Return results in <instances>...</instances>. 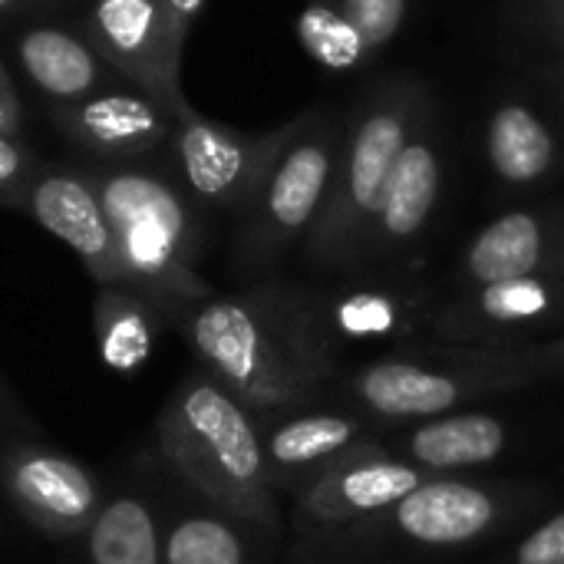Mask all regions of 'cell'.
Here are the masks:
<instances>
[{
	"mask_svg": "<svg viewBox=\"0 0 564 564\" xmlns=\"http://www.w3.org/2000/svg\"><path fill=\"white\" fill-rule=\"evenodd\" d=\"M93 178L112 228L122 288L159 314L195 311L208 288L195 274L198 218L192 195L165 172L135 162L93 169Z\"/></svg>",
	"mask_w": 564,
	"mask_h": 564,
	"instance_id": "1",
	"label": "cell"
},
{
	"mask_svg": "<svg viewBox=\"0 0 564 564\" xmlns=\"http://www.w3.org/2000/svg\"><path fill=\"white\" fill-rule=\"evenodd\" d=\"M430 109L433 99L426 86L410 76H390L383 83H373L354 102L340 129V152L317 221V238L324 251H337L354 238V231L370 228L387 178L416 122Z\"/></svg>",
	"mask_w": 564,
	"mask_h": 564,
	"instance_id": "2",
	"label": "cell"
},
{
	"mask_svg": "<svg viewBox=\"0 0 564 564\" xmlns=\"http://www.w3.org/2000/svg\"><path fill=\"white\" fill-rule=\"evenodd\" d=\"M162 459L228 506H254L264 453L248 413L208 380L185 383L159 416Z\"/></svg>",
	"mask_w": 564,
	"mask_h": 564,
	"instance_id": "3",
	"label": "cell"
},
{
	"mask_svg": "<svg viewBox=\"0 0 564 564\" xmlns=\"http://www.w3.org/2000/svg\"><path fill=\"white\" fill-rule=\"evenodd\" d=\"M301 126L304 112L268 132H241L195 112L192 106L182 109L175 135L169 142L182 188L198 205L248 212L261 182L268 178L288 142L301 132Z\"/></svg>",
	"mask_w": 564,
	"mask_h": 564,
	"instance_id": "4",
	"label": "cell"
},
{
	"mask_svg": "<svg viewBox=\"0 0 564 564\" xmlns=\"http://www.w3.org/2000/svg\"><path fill=\"white\" fill-rule=\"evenodd\" d=\"M83 33L129 86L155 96L175 116L192 106L182 93L188 26H182L162 0H93Z\"/></svg>",
	"mask_w": 564,
	"mask_h": 564,
	"instance_id": "5",
	"label": "cell"
},
{
	"mask_svg": "<svg viewBox=\"0 0 564 564\" xmlns=\"http://www.w3.org/2000/svg\"><path fill=\"white\" fill-rule=\"evenodd\" d=\"M340 122L324 109H307L301 132L288 142L268 178L261 182L251 208V254H271L288 238L301 235L314 218H321L337 152Z\"/></svg>",
	"mask_w": 564,
	"mask_h": 564,
	"instance_id": "6",
	"label": "cell"
},
{
	"mask_svg": "<svg viewBox=\"0 0 564 564\" xmlns=\"http://www.w3.org/2000/svg\"><path fill=\"white\" fill-rule=\"evenodd\" d=\"M56 129L106 165H132L169 145L178 116L135 86H106L79 102L50 106Z\"/></svg>",
	"mask_w": 564,
	"mask_h": 564,
	"instance_id": "7",
	"label": "cell"
},
{
	"mask_svg": "<svg viewBox=\"0 0 564 564\" xmlns=\"http://www.w3.org/2000/svg\"><path fill=\"white\" fill-rule=\"evenodd\" d=\"M0 479L10 502L50 539L86 535L99 506L93 476L59 453L40 446H13L0 459Z\"/></svg>",
	"mask_w": 564,
	"mask_h": 564,
	"instance_id": "8",
	"label": "cell"
},
{
	"mask_svg": "<svg viewBox=\"0 0 564 564\" xmlns=\"http://www.w3.org/2000/svg\"><path fill=\"white\" fill-rule=\"evenodd\" d=\"M23 212L33 215L40 228L56 235L83 261L99 288H122L112 228L93 172L40 165Z\"/></svg>",
	"mask_w": 564,
	"mask_h": 564,
	"instance_id": "9",
	"label": "cell"
},
{
	"mask_svg": "<svg viewBox=\"0 0 564 564\" xmlns=\"http://www.w3.org/2000/svg\"><path fill=\"white\" fill-rule=\"evenodd\" d=\"M188 337L198 357L241 397L271 400L281 390L274 354L254 301L221 297L205 301L188 314Z\"/></svg>",
	"mask_w": 564,
	"mask_h": 564,
	"instance_id": "10",
	"label": "cell"
},
{
	"mask_svg": "<svg viewBox=\"0 0 564 564\" xmlns=\"http://www.w3.org/2000/svg\"><path fill=\"white\" fill-rule=\"evenodd\" d=\"M440 185H443L440 122H436V112L430 109L416 122L410 142L403 145V152L387 178V188H383L380 208L370 221V231L383 241L413 238L433 215Z\"/></svg>",
	"mask_w": 564,
	"mask_h": 564,
	"instance_id": "11",
	"label": "cell"
},
{
	"mask_svg": "<svg viewBox=\"0 0 564 564\" xmlns=\"http://www.w3.org/2000/svg\"><path fill=\"white\" fill-rule=\"evenodd\" d=\"M17 59L23 76L53 102H79L106 86H112L116 73L99 56V50L86 40V33H73L63 26H33L17 40Z\"/></svg>",
	"mask_w": 564,
	"mask_h": 564,
	"instance_id": "12",
	"label": "cell"
},
{
	"mask_svg": "<svg viewBox=\"0 0 564 564\" xmlns=\"http://www.w3.org/2000/svg\"><path fill=\"white\" fill-rule=\"evenodd\" d=\"M486 155L506 185H535L555 169L558 139L525 99H506L486 122Z\"/></svg>",
	"mask_w": 564,
	"mask_h": 564,
	"instance_id": "13",
	"label": "cell"
},
{
	"mask_svg": "<svg viewBox=\"0 0 564 564\" xmlns=\"http://www.w3.org/2000/svg\"><path fill=\"white\" fill-rule=\"evenodd\" d=\"M489 519H492L489 496L463 482L420 486L397 509L400 529L430 545L469 542L489 525Z\"/></svg>",
	"mask_w": 564,
	"mask_h": 564,
	"instance_id": "14",
	"label": "cell"
},
{
	"mask_svg": "<svg viewBox=\"0 0 564 564\" xmlns=\"http://www.w3.org/2000/svg\"><path fill=\"white\" fill-rule=\"evenodd\" d=\"M93 334L109 370H139L159 337V311L129 288H99L93 301Z\"/></svg>",
	"mask_w": 564,
	"mask_h": 564,
	"instance_id": "15",
	"label": "cell"
},
{
	"mask_svg": "<svg viewBox=\"0 0 564 564\" xmlns=\"http://www.w3.org/2000/svg\"><path fill=\"white\" fill-rule=\"evenodd\" d=\"M545 258V221L535 212H509L482 228L466 254V268L482 284L532 278Z\"/></svg>",
	"mask_w": 564,
	"mask_h": 564,
	"instance_id": "16",
	"label": "cell"
},
{
	"mask_svg": "<svg viewBox=\"0 0 564 564\" xmlns=\"http://www.w3.org/2000/svg\"><path fill=\"white\" fill-rule=\"evenodd\" d=\"M93 564H162V539L139 499L106 502L86 529Z\"/></svg>",
	"mask_w": 564,
	"mask_h": 564,
	"instance_id": "17",
	"label": "cell"
},
{
	"mask_svg": "<svg viewBox=\"0 0 564 564\" xmlns=\"http://www.w3.org/2000/svg\"><path fill=\"white\" fill-rule=\"evenodd\" d=\"M294 30L304 53L337 73L360 69L377 56L340 0H307V7L297 13Z\"/></svg>",
	"mask_w": 564,
	"mask_h": 564,
	"instance_id": "18",
	"label": "cell"
},
{
	"mask_svg": "<svg viewBox=\"0 0 564 564\" xmlns=\"http://www.w3.org/2000/svg\"><path fill=\"white\" fill-rule=\"evenodd\" d=\"M364 397L380 413L393 416H423V413H443L459 400V390L453 380L440 373H426L406 364H380L373 367L364 383Z\"/></svg>",
	"mask_w": 564,
	"mask_h": 564,
	"instance_id": "19",
	"label": "cell"
},
{
	"mask_svg": "<svg viewBox=\"0 0 564 564\" xmlns=\"http://www.w3.org/2000/svg\"><path fill=\"white\" fill-rule=\"evenodd\" d=\"M506 430L492 416H456L423 426L413 436V453L426 466H476L502 453Z\"/></svg>",
	"mask_w": 564,
	"mask_h": 564,
	"instance_id": "20",
	"label": "cell"
},
{
	"mask_svg": "<svg viewBox=\"0 0 564 564\" xmlns=\"http://www.w3.org/2000/svg\"><path fill=\"white\" fill-rule=\"evenodd\" d=\"M162 564H245V549L225 522L192 516L165 535Z\"/></svg>",
	"mask_w": 564,
	"mask_h": 564,
	"instance_id": "21",
	"label": "cell"
},
{
	"mask_svg": "<svg viewBox=\"0 0 564 564\" xmlns=\"http://www.w3.org/2000/svg\"><path fill=\"white\" fill-rule=\"evenodd\" d=\"M350 436H354V426L347 420L307 416V420L281 426L271 436L268 453L281 466H304V463H314V459H324V456L337 453L344 443H350Z\"/></svg>",
	"mask_w": 564,
	"mask_h": 564,
	"instance_id": "22",
	"label": "cell"
},
{
	"mask_svg": "<svg viewBox=\"0 0 564 564\" xmlns=\"http://www.w3.org/2000/svg\"><path fill=\"white\" fill-rule=\"evenodd\" d=\"M413 489H420L416 473L406 466H390V463L354 469L340 486L344 499L354 509H383L390 502H403Z\"/></svg>",
	"mask_w": 564,
	"mask_h": 564,
	"instance_id": "23",
	"label": "cell"
},
{
	"mask_svg": "<svg viewBox=\"0 0 564 564\" xmlns=\"http://www.w3.org/2000/svg\"><path fill=\"white\" fill-rule=\"evenodd\" d=\"M479 307L492 321H525V317H535L549 307V288L539 278H516V281L486 284Z\"/></svg>",
	"mask_w": 564,
	"mask_h": 564,
	"instance_id": "24",
	"label": "cell"
},
{
	"mask_svg": "<svg viewBox=\"0 0 564 564\" xmlns=\"http://www.w3.org/2000/svg\"><path fill=\"white\" fill-rule=\"evenodd\" d=\"M36 172H40L36 152L20 135L0 132V205L3 208H23Z\"/></svg>",
	"mask_w": 564,
	"mask_h": 564,
	"instance_id": "25",
	"label": "cell"
},
{
	"mask_svg": "<svg viewBox=\"0 0 564 564\" xmlns=\"http://www.w3.org/2000/svg\"><path fill=\"white\" fill-rule=\"evenodd\" d=\"M350 20L364 30L373 53H380L406 20L410 0H340Z\"/></svg>",
	"mask_w": 564,
	"mask_h": 564,
	"instance_id": "26",
	"label": "cell"
},
{
	"mask_svg": "<svg viewBox=\"0 0 564 564\" xmlns=\"http://www.w3.org/2000/svg\"><path fill=\"white\" fill-rule=\"evenodd\" d=\"M337 317H340L344 330H350V334H383L393 324V307L387 297L357 294V297L340 304Z\"/></svg>",
	"mask_w": 564,
	"mask_h": 564,
	"instance_id": "27",
	"label": "cell"
},
{
	"mask_svg": "<svg viewBox=\"0 0 564 564\" xmlns=\"http://www.w3.org/2000/svg\"><path fill=\"white\" fill-rule=\"evenodd\" d=\"M519 564H564V512L522 542Z\"/></svg>",
	"mask_w": 564,
	"mask_h": 564,
	"instance_id": "28",
	"label": "cell"
},
{
	"mask_svg": "<svg viewBox=\"0 0 564 564\" xmlns=\"http://www.w3.org/2000/svg\"><path fill=\"white\" fill-rule=\"evenodd\" d=\"M23 129V102L13 89V79L0 59V132H10V135H20Z\"/></svg>",
	"mask_w": 564,
	"mask_h": 564,
	"instance_id": "29",
	"label": "cell"
},
{
	"mask_svg": "<svg viewBox=\"0 0 564 564\" xmlns=\"http://www.w3.org/2000/svg\"><path fill=\"white\" fill-rule=\"evenodd\" d=\"M165 7H169V13L182 23V26H188L192 30V23L198 20V13H202V7H205V0H162Z\"/></svg>",
	"mask_w": 564,
	"mask_h": 564,
	"instance_id": "30",
	"label": "cell"
},
{
	"mask_svg": "<svg viewBox=\"0 0 564 564\" xmlns=\"http://www.w3.org/2000/svg\"><path fill=\"white\" fill-rule=\"evenodd\" d=\"M545 3V13H549V23L564 30V0H542Z\"/></svg>",
	"mask_w": 564,
	"mask_h": 564,
	"instance_id": "31",
	"label": "cell"
},
{
	"mask_svg": "<svg viewBox=\"0 0 564 564\" xmlns=\"http://www.w3.org/2000/svg\"><path fill=\"white\" fill-rule=\"evenodd\" d=\"M20 7V0H0V13H13Z\"/></svg>",
	"mask_w": 564,
	"mask_h": 564,
	"instance_id": "32",
	"label": "cell"
},
{
	"mask_svg": "<svg viewBox=\"0 0 564 564\" xmlns=\"http://www.w3.org/2000/svg\"><path fill=\"white\" fill-rule=\"evenodd\" d=\"M555 30V40H558V50H562V79H564V30H558V26H552Z\"/></svg>",
	"mask_w": 564,
	"mask_h": 564,
	"instance_id": "33",
	"label": "cell"
},
{
	"mask_svg": "<svg viewBox=\"0 0 564 564\" xmlns=\"http://www.w3.org/2000/svg\"><path fill=\"white\" fill-rule=\"evenodd\" d=\"M7 406H10V403H7V397H3V390H0V413H10Z\"/></svg>",
	"mask_w": 564,
	"mask_h": 564,
	"instance_id": "34",
	"label": "cell"
}]
</instances>
